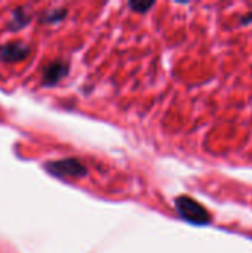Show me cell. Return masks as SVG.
Wrapping results in <instances>:
<instances>
[{
  "label": "cell",
  "instance_id": "1",
  "mask_svg": "<svg viewBox=\"0 0 252 253\" xmlns=\"http://www.w3.org/2000/svg\"><path fill=\"white\" fill-rule=\"evenodd\" d=\"M175 209L184 221L192 222L195 225H206L211 222L209 212L192 197L181 196L175 199Z\"/></svg>",
  "mask_w": 252,
  "mask_h": 253
},
{
  "label": "cell",
  "instance_id": "2",
  "mask_svg": "<svg viewBox=\"0 0 252 253\" xmlns=\"http://www.w3.org/2000/svg\"><path fill=\"white\" fill-rule=\"evenodd\" d=\"M46 170L50 172L55 176L64 178V176H71V178H82L86 175L85 166L76 160V159H64L58 162H49L45 165Z\"/></svg>",
  "mask_w": 252,
  "mask_h": 253
},
{
  "label": "cell",
  "instance_id": "3",
  "mask_svg": "<svg viewBox=\"0 0 252 253\" xmlns=\"http://www.w3.org/2000/svg\"><path fill=\"white\" fill-rule=\"evenodd\" d=\"M68 73V64L64 61H53L50 64H48L43 70V84L50 86L58 83L61 79H64Z\"/></svg>",
  "mask_w": 252,
  "mask_h": 253
},
{
  "label": "cell",
  "instance_id": "4",
  "mask_svg": "<svg viewBox=\"0 0 252 253\" xmlns=\"http://www.w3.org/2000/svg\"><path fill=\"white\" fill-rule=\"evenodd\" d=\"M30 49L22 42H10L0 46V59L1 61H19L28 55Z\"/></svg>",
  "mask_w": 252,
  "mask_h": 253
},
{
  "label": "cell",
  "instance_id": "5",
  "mask_svg": "<svg viewBox=\"0 0 252 253\" xmlns=\"http://www.w3.org/2000/svg\"><path fill=\"white\" fill-rule=\"evenodd\" d=\"M30 21V16L28 13L25 12V9H16L13 13H12V19H10V24H9V28L10 30H19L22 27L27 25V22Z\"/></svg>",
  "mask_w": 252,
  "mask_h": 253
},
{
  "label": "cell",
  "instance_id": "6",
  "mask_svg": "<svg viewBox=\"0 0 252 253\" xmlns=\"http://www.w3.org/2000/svg\"><path fill=\"white\" fill-rule=\"evenodd\" d=\"M65 16V9H55V10H49L45 16V21L48 22H53V21H59Z\"/></svg>",
  "mask_w": 252,
  "mask_h": 253
},
{
  "label": "cell",
  "instance_id": "7",
  "mask_svg": "<svg viewBox=\"0 0 252 253\" xmlns=\"http://www.w3.org/2000/svg\"><path fill=\"white\" fill-rule=\"evenodd\" d=\"M129 6H131L132 9L138 10V12H144V10L150 9V7L153 6V3H151V1H150V3H129Z\"/></svg>",
  "mask_w": 252,
  "mask_h": 253
}]
</instances>
